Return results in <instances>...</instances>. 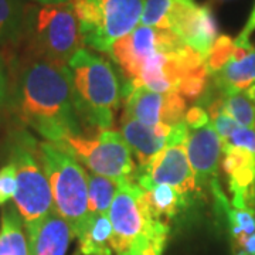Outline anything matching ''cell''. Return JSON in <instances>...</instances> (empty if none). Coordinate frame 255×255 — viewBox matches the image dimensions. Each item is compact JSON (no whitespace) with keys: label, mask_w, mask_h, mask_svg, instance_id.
Wrapping results in <instances>:
<instances>
[{"label":"cell","mask_w":255,"mask_h":255,"mask_svg":"<svg viewBox=\"0 0 255 255\" xmlns=\"http://www.w3.org/2000/svg\"><path fill=\"white\" fill-rule=\"evenodd\" d=\"M38 153L53 194L55 211L80 236L90 219L88 173L82 164L61 146L51 142L38 143Z\"/></svg>","instance_id":"5b68a950"},{"label":"cell","mask_w":255,"mask_h":255,"mask_svg":"<svg viewBox=\"0 0 255 255\" xmlns=\"http://www.w3.org/2000/svg\"><path fill=\"white\" fill-rule=\"evenodd\" d=\"M166 30L180 37L204 58L219 37V28L211 9L197 4L194 0H174Z\"/></svg>","instance_id":"7c38bea8"},{"label":"cell","mask_w":255,"mask_h":255,"mask_svg":"<svg viewBox=\"0 0 255 255\" xmlns=\"http://www.w3.org/2000/svg\"><path fill=\"white\" fill-rule=\"evenodd\" d=\"M167 238H169V231L160 233L152 238L147 246L130 255H163L164 248L167 244Z\"/></svg>","instance_id":"f1b7e54d"},{"label":"cell","mask_w":255,"mask_h":255,"mask_svg":"<svg viewBox=\"0 0 255 255\" xmlns=\"http://www.w3.org/2000/svg\"><path fill=\"white\" fill-rule=\"evenodd\" d=\"M75 111L81 124L110 129L122 100V87L112 64L87 48L68 63Z\"/></svg>","instance_id":"3957f363"},{"label":"cell","mask_w":255,"mask_h":255,"mask_svg":"<svg viewBox=\"0 0 255 255\" xmlns=\"http://www.w3.org/2000/svg\"><path fill=\"white\" fill-rule=\"evenodd\" d=\"M55 145L71 153L91 173L110 177L115 182L135 180L137 166L130 147L118 130L100 129L97 136H70Z\"/></svg>","instance_id":"9c48e42d"},{"label":"cell","mask_w":255,"mask_h":255,"mask_svg":"<svg viewBox=\"0 0 255 255\" xmlns=\"http://www.w3.org/2000/svg\"><path fill=\"white\" fill-rule=\"evenodd\" d=\"M110 55L127 77L129 88L143 87L200 100L210 78L206 58L169 30L139 24L119 38Z\"/></svg>","instance_id":"6da1fadb"},{"label":"cell","mask_w":255,"mask_h":255,"mask_svg":"<svg viewBox=\"0 0 255 255\" xmlns=\"http://www.w3.org/2000/svg\"><path fill=\"white\" fill-rule=\"evenodd\" d=\"M221 166L228 177L231 206L255 209V153L233 145L223 146Z\"/></svg>","instance_id":"5bb4252c"},{"label":"cell","mask_w":255,"mask_h":255,"mask_svg":"<svg viewBox=\"0 0 255 255\" xmlns=\"http://www.w3.org/2000/svg\"><path fill=\"white\" fill-rule=\"evenodd\" d=\"M184 122L187 124L189 129H200V128L209 125L211 119H210L209 112L201 105H197V107H193L186 112Z\"/></svg>","instance_id":"83f0119b"},{"label":"cell","mask_w":255,"mask_h":255,"mask_svg":"<svg viewBox=\"0 0 255 255\" xmlns=\"http://www.w3.org/2000/svg\"><path fill=\"white\" fill-rule=\"evenodd\" d=\"M75 255H78V254H75Z\"/></svg>","instance_id":"d590c367"},{"label":"cell","mask_w":255,"mask_h":255,"mask_svg":"<svg viewBox=\"0 0 255 255\" xmlns=\"http://www.w3.org/2000/svg\"><path fill=\"white\" fill-rule=\"evenodd\" d=\"M237 43V41H236ZM216 90L226 95L246 92L255 84V47L237 43L234 54L217 73L210 75Z\"/></svg>","instance_id":"2e32d148"},{"label":"cell","mask_w":255,"mask_h":255,"mask_svg":"<svg viewBox=\"0 0 255 255\" xmlns=\"http://www.w3.org/2000/svg\"><path fill=\"white\" fill-rule=\"evenodd\" d=\"M16 190H17L16 166L13 164V162H10L0 169V206L6 204L10 199H13Z\"/></svg>","instance_id":"484cf974"},{"label":"cell","mask_w":255,"mask_h":255,"mask_svg":"<svg viewBox=\"0 0 255 255\" xmlns=\"http://www.w3.org/2000/svg\"><path fill=\"white\" fill-rule=\"evenodd\" d=\"M125 115L147 125L174 127L184 121L187 105L177 92H156L143 87H124Z\"/></svg>","instance_id":"8fae6325"},{"label":"cell","mask_w":255,"mask_h":255,"mask_svg":"<svg viewBox=\"0 0 255 255\" xmlns=\"http://www.w3.org/2000/svg\"><path fill=\"white\" fill-rule=\"evenodd\" d=\"M119 182H115L110 177L88 173V214H108L115 194L118 191Z\"/></svg>","instance_id":"7402d4cb"},{"label":"cell","mask_w":255,"mask_h":255,"mask_svg":"<svg viewBox=\"0 0 255 255\" xmlns=\"http://www.w3.org/2000/svg\"><path fill=\"white\" fill-rule=\"evenodd\" d=\"M173 3L174 0H145L140 24L166 30L167 18L173 7Z\"/></svg>","instance_id":"cb8c5ba5"},{"label":"cell","mask_w":255,"mask_h":255,"mask_svg":"<svg viewBox=\"0 0 255 255\" xmlns=\"http://www.w3.org/2000/svg\"><path fill=\"white\" fill-rule=\"evenodd\" d=\"M0 255H30L24 224L14 206H9L1 214Z\"/></svg>","instance_id":"d6986e66"},{"label":"cell","mask_w":255,"mask_h":255,"mask_svg":"<svg viewBox=\"0 0 255 255\" xmlns=\"http://www.w3.org/2000/svg\"><path fill=\"white\" fill-rule=\"evenodd\" d=\"M23 38L34 58L68 65L84 40L70 1L38 4L26 10Z\"/></svg>","instance_id":"277c9868"},{"label":"cell","mask_w":255,"mask_h":255,"mask_svg":"<svg viewBox=\"0 0 255 255\" xmlns=\"http://www.w3.org/2000/svg\"><path fill=\"white\" fill-rule=\"evenodd\" d=\"M246 94H247V97L253 101V104L255 105V84L253 85V87H251V88H248V90H247Z\"/></svg>","instance_id":"836d02e7"},{"label":"cell","mask_w":255,"mask_h":255,"mask_svg":"<svg viewBox=\"0 0 255 255\" xmlns=\"http://www.w3.org/2000/svg\"><path fill=\"white\" fill-rule=\"evenodd\" d=\"M38 4H60V3H67L70 0H34Z\"/></svg>","instance_id":"d6a6232c"},{"label":"cell","mask_w":255,"mask_h":255,"mask_svg":"<svg viewBox=\"0 0 255 255\" xmlns=\"http://www.w3.org/2000/svg\"><path fill=\"white\" fill-rule=\"evenodd\" d=\"M146 191L152 213L157 219L169 221L174 219L180 210L189 206L190 201L169 184H155Z\"/></svg>","instance_id":"44dd1931"},{"label":"cell","mask_w":255,"mask_h":255,"mask_svg":"<svg viewBox=\"0 0 255 255\" xmlns=\"http://www.w3.org/2000/svg\"><path fill=\"white\" fill-rule=\"evenodd\" d=\"M186 150L197 194H201L217 180L220 156L223 153V142L211 122L200 129H190Z\"/></svg>","instance_id":"4fadbf2b"},{"label":"cell","mask_w":255,"mask_h":255,"mask_svg":"<svg viewBox=\"0 0 255 255\" xmlns=\"http://www.w3.org/2000/svg\"><path fill=\"white\" fill-rule=\"evenodd\" d=\"M254 31H255V6H254V9H253L251 16H250L248 20H247L246 26H244V28L241 30L240 36L236 38V41L240 43V44H248V43H250V37H251V34H253Z\"/></svg>","instance_id":"f546056e"},{"label":"cell","mask_w":255,"mask_h":255,"mask_svg":"<svg viewBox=\"0 0 255 255\" xmlns=\"http://www.w3.org/2000/svg\"><path fill=\"white\" fill-rule=\"evenodd\" d=\"M234 250H236V254L243 253L246 255H255V233L253 236H250L246 240H243L238 244H236Z\"/></svg>","instance_id":"4dcf8cb0"},{"label":"cell","mask_w":255,"mask_h":255,"mask_svg":"<svg viewBox=\"0 0 255 255\" xmlns=\"http://www.w3.org/2000/svg\"><path fill=\"white\" fill-rule=\"evenodd\" d=\"M236 255H246V254H243V253H237V254Z\"/></svg>","instance_id":"e575fe53"},{"label":"cell","mask_w":255,"mask_h":255,"mask_svg":"<svg viewBox=\"0 0 255 255\" xmlns=\"http://www.w3.org/2000/svg\"><path fill=\"white\" fill-rule=\"evenodd\" d=\"M112 226L108 214L91 216L78 236L80 251L84 255H112Z\"/></svg>","instance_id":"ac0fdd59"},{"label":"cell","mask_w":255,"mask_h":255,"mask_svg":"<svg viewBox=\"0 0 255 255\" xmlns=\"http://www.w3.org/2000/svg\"><path fill=\"white\" fill-rule=\"evenodd\" d=\"M16 166L17 190L13 197L14 207L23 220L26 234L54 210L53 194L40 160L38 142L27 132H21L11 145V160Z\"/></svg>","instance_id":"ba28073f"},{"label":"cell","mask_w":255,"mask_h":255,"mask_svg":"<svg viewBox=\"0 0 255 255\" xmlns=\"http://www.w3.org/2000/svg\"><path fill=\"white\" fill-rule=\"evenodd\" d=\"M172 127L147 125L124 114L121 119V133L132 153L137 159V167H145L164 146L167 145Z\"/></svg>","instance_id":"9a60e30c"},{"label":"cell","mask_w":255,"mask_h":255,"mask_svg":"<svg viewBox=\"0 0 255 255\" xmlns=\"http://www.w3.org/2000/svg\"><path fill=\"white\" fill-rule=\"evenodd\" d=\"M74 238L70 224L55 209L27 234L30 255H65Z\"/></svg>","instance_id":"e0dca14e"},{"label":"cell","mask_w":255,"mask_h":255,"mask_svg":"<svg viewBox=\"0 0 255 255\" xmlns=\"http://www.w3.org/2000/svg\"><path fill=\"white\" fill-rule=\"evenodd\" d=\"M224 145L244 147V149H248L255 153V129L238 125L237 129L230 135L227 140L223 142V146Z\"/></svg>","instance_id":"4316f807"},{"label":"cell","mask_w":255,"mask_h":255,"mask_svg":"<svg viewBox=\"0 0 255 255\" xmlns=\"http://www.w3.org/2000/svg\"><path fill=\"white\" fill-rule=\"evenodd\" d=\"M16 107L21 122L47 142L61 143L67 137L82 135L68 65L33 57L18 77Z\"/></svg>","instance_id":"7a4b0ae2"},{"label":"cell","mask_w":255,"mask_h":255,"mask_svg":"<svg viewBox=\"0 0 255 255\" xmlns=\"http://www.w3.org/2000/svg\"><path fill=\"white\" fill-rule=\"evenodd\" d=\"M108 217L112 226L111 248L117 255L133 254L155 236L169 231V223L152 213L146 191L135 180L119 182Z\"/></svg>","instance_id":"8992f818"},{"label":"cell","mask_w":255,"mask_h":255,"mask_svg":"<svg viewBox=\"0 0 255 255\" xmlns=\"http://www.w3.org/2000/svg\"><path fill=\"white\" fill-rule=\"evenodd\" d=\"M4 98H6V74L3 64L0 63V108L4 102Z\"/></svg>","instance_id":"1f68e13d"},{"label":"cell","mask_w":255,"mask_h":255,"mask_svg":"<svg viewBox=\"0 0 255 255\" xmlns=\"http://www.w3.org/2000/svg\"><path fill=\"white\" fill-rule=\"evenodd\" d=\"M84 46L110 54L119 38L140 24L145 0H70Z\"/></svg>","instance_id":"52a82bcc"},{"label":"cell","mask_w":255,"mask_h":255,"mask_svg":"<svg viewBox=\"0 0 255 255\" xmlns=\"http://www.w3.org/2000/svg\"><path fill=\"white\" fill-rule=\"evenodd\" d=\"M189 132L190 129L184 121L172 127L167 145L145 167H137L135 182L143 190H149L155 184H169L189 201L193 194H197L186 150Z\"/></svg>","instance_id":"30bf717a"},{"label":"cell","mask_w":255,"mask_h":255,"mask_svg":"<svg viewBox=\"0 0 255 255\" xmlns=\"http://www.w3.org/2000/svg\"><path fill=\"white\" fill-rule=\"evenodd\" d=\"M26 10L21 0H0V50L23 38Z\"/></svg>","instance_id":"ffe728a7"},{"label":"cell","mask_w":255,"mask_h":255,"mask_svg":"<svg viewBox=\"0 0 255 255\" xmlns=\"http://www.w3.org/2000/svg\"><path fill=\"white\" fill-rule=\"evenodd\" d=\"M236 48H237L236 38H231L230 36L217 37V40L214 41L210 53L206 57V67H207L209 77L217 73L220 68L227 63L231 58V55L234 54Z\"/></svg>","instance_id":"d4e9b609"},{"label":"cell","mask_w":255,"mask_h":255,"mask_svg":"<svg viewBox=\"0 0 255 255\" xmlns=\"http://www.w3.org/2000/svg\"><path fill=\"white\" fill-rule=\"evenodd\" d=\"M223 111L241 127L255 129V105L246 92L223 95Z\"/></svg>","instance_id":"603a6c76"}]
</instances>
